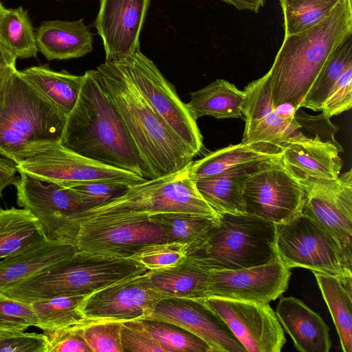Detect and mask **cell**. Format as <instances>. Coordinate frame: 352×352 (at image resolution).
Segmentation results:
<instances>
[{"label": "cell", "instance_id": "1", "mask_svg": "<svg viewBox=\"0 0 352 352\" xmlns=\"http://www.w3.org/2000/svg\"><path fill=\"white\" fill-rule=\"evenodd\" d=\"M61 144L80 155L146 179L135 144L96 69L83 74L78 98L67 117Z\"/></svg>", "mask_w": 352, "mask_h": 352}, {"label": "cell", "instance_id": "2", "mask_svg": "<svg viewBox=\"0 0 352 352\" xmlns=\"http://www.w3.org/2000/svg\"><path fill=\"white\" fill-rule=\"evenodd\" d=\"M107 95L120 113L138 151L146 179L179 172L195 155L159 118L114 62L96 69Z\"/></svg>", "mask_w": 352, "mask_h": 352}, {"label": "cell", "instance_id": "3", "mask_svg": "<svg viewBox=\"0 0 352 352\" xmlns=\"http://www.w3.org/2000/svg\"><path fill=\"white\" fill-rule=\"evenodd\" d=\"M352 33V6L340 0L331 14L312 28L285 36L266 73L275 107L289 104L296 111L331 52Z\"/></svg>", "mask_w": 352, "mask_h": 352}, {"label": "cell", "instance_id": "4", "mask_svg": "<svg viewBox=\"0 0 352 352\" xmlns=\"http://www.w3.org/2000/svg\"><path fill=\"white\" fill-rule=\"evenodd\" d=\"M67 117L16 70L2 94L0 155L17 164L61 142Z\"/></svg>", "mask_w": 352, "mask_h": 352}, {"label": "cell", "instance_id": "5", "mask_svg": "<svg viewBox=\"0 0 352 352\" xmlns=\"http://www.w3.org/2000/svg\"><path fill=\"white\" fill-rule=\"evenodd\" d=\"M147 271L135 258H120L78 250L1 293L28 302L59 295H89Z\"/></svg>", "mask_w": 352, "mask_h": 352}, {"label": "cell", "instance_id": "6", "mask_svg": "<svg viewBox=\"0 0 352 352\" xmlns=\"http://www.w3.org/2000/svg\"><path fill=\"white\" fill-rule=\"evenodd\" d=\"M275 223L247 213L219 214L204 243L187 255L211 270H235L278 260Z\"/></svg>", "mask_w": 352, "mask_h": 352}, {"label": "cell", "instance_id": "7", "mask_svg": "<svg viewBox=\"0 0 352 352\" xmlns=\"http://www.w3.org/2000/svg\"><path fill=\"white\" fill-rule=\"evenodd\" d=\"M182 212L218 217L198 192L187 168L132 186L111 202L83 212L80 222L96 217H118Z\"/></svg>", "mask_w": 352, "mask_h": 352}, {"label": "cell", "instance_id": "8", "mask_svg": "<svg viewBox=\"0 0 352 352\" xmlns=\"http://www.w3.org/2000/svg\"><path fill=\"white\" fill-rule=\"evenodd\" d=\"M275 225L278 259L288 269L303 267L335 276L352 274V252L311 217L301 212Z\"/></svg>", "mask_w": 352, "mask_h": 352}, {"label": "cell", "instance_id": "9", "mask_svg": "<svg viewBox=\"0 0 352 352\" xmlns=\"http://www.w3.org/2000/svg\"><path fill=\"white\" fill-rule=\"evenodd\" d=\"M14 185L18 206L36 218L47 239L75 244L80 217L90 209L80 192L23 173Z\"/></svg>", "mask_w": 352, "mask_h": 352}, {"label": "cell", "instance_id": "10", "mask_svg": "<svg viewBox=\"0 0 352 352\" xmlns=\"http://www.w3.org/2000/svg\"><path fill=\"white\" fill-rule=\"evenodd\" d=\"M133 83L154 112L196 156L203 148V138L197 121L175 87L140 49L120 60L113 61Z\"/></svg>", "mask_w": 352, "mask_h": 352}, {"label": "cell", "instance_id": "11", "mask_svg": "<svg viewBox=\"0 0 352 352\" xmlns=\"http://www.w3.org/2000/svg\"><path fill=\"white\" fill-rule=\"evenodd\" d=\"M166 243L163 230L147 215L83 220L75 241L79 251L120 258H135L144 250Z\"/></svg>", "mask_w": 352, "mask_h": 352}, {"label": "cell", "instance_id": "12", "mask_svg": "<svg viewBox=\"0 0 352 352\" xmlns=\"http://www.w3.org/2000/svg\"><path fill=\"white\" fill-rule=\"evenodd\" d=\"M18 172L40 180L74 187L92 181H111L130 186L147 179L131 171L80 155L58 143L16 164Z\"/></svg>", "mask_w": 352, "mask_h": 352}, {"label": "cell", "instance_id": "13", "mask_svg": "<svg viewBox=\"0 0 352 352\" xmlns=\"http://www.w3.org/2000/svg\"><path fill=\"white\" fill-rule=\"evenodd\" d=\"M199 300L226 324L247 351L280 352L287 342L269 303L215 296Z\"/></svg>", "mask_w": 352, "mask_h": 352}, {"label": "cell", "instance_id": "14", "mask_svg": "<svg viewBox=\"0 0 352 352\" xmlns=\"http://www.w3.org/2000/svg\"><path fill=\"white\" fill-rule=\"evenodd\" d=\"M243 201L245 213L278 224L302 212L305 192L301 184L287 172L280 160L249 178Z\"/></svg>", "mask_w": 352, "mask_h": 352}, {"label": "cell", "instance_id": "15", "mask_svg": "<svg viewBox=\"0 0 352 352\" xmlns=\"http://www.w3.org/2000/svg\"><path fill=\"white\" fill-rule=\"evenodd\" d=\"M164 296L153 285L149 270L94 292L80 309L90 319L126 321L148 318Z\"/></svg>", "mask_w": 352, "mask_h": 352}, {"label": "cell", "instance_id": "16", "mask_svg": "<svg viewBox=\"0 0 352 352\" xmlns=\"http://www.w3.org/2000/svg\"><path fill=\"white\" fill-rule=\"evenodd\" d=\"M302 212L318 222L349 252L352 249V170L331 181L301 183Z\"/></svg>", "mask_w": 352, "mask_h": 352}, {"label": "cell", "instance_id": "17", "mask_svg": "<svg viewBox=\"0 0 352 352\" xmlns=\"http://www.w3.org/2000/svg\"><path fill=\"white\" fill-rule=\"evenodd\" d=\"M291 272L278 259L235 270H211L207 296L267 304L287 289Z\"/></svg>", "mask_w": 352, "mask_h": 352}, {"label": "cell", "instance_id": "18", "mask_svg": "<svg viewBox=\"0 0 352 352\" xmlns=\"http://www.w3.org/2000/svg\"><path fill=\"white\" fill-rule=\"evenodd\" d=\"M243 115L245 130L242 143L265 142L282 148L305 138L296 120L280 115L274 106L267 74L250 82L245 88Z\"/></svg>", "mask_w": 352, "mask_h": 352}, {"label": "cell", "instance_id": "19", "mask_svg": "<svg viewBox=\"0 0 352 352\" xmlns=\"http://www.w3.org/2000/svg\"><path fill=\"white\" fill-rule=\"evenodd\" d=\"M146 318L184 329L204 340L212 352H247L226 324L199 299L164 298Z\"/></svg>", "mask_w": 352, "mask_h": 352}, {"label": "cell", "instance_id": "20", "mask_svg": "<svg viewBox=\"0 0 352 352\" xmlns=\"http://www.w3.org/2000/svg\"><path fill=\"white\" fill-rule=\"evenodd\" d=\"M151 0H100L94 22L105 61L120 60L140 49V34Z\"/></svg>", "mask_w": 352, "mask_h": 352}, {"label": "cell", "instance_id": "21", "mask_svg": "<svg viewBox=\"0 0 352 352\" xmlns=\"http://www.w3.org/2000/svg\"><path fill=\"white\" fill-rule=\"evenodd\" d=\"M281 161L287 172L298 182L331 181L340 174L342 152L320 137L306 136L282 148Z\"/></svg>", "mask_w": 352, "mask_h": 352}, {"label": "cell", "instance_id": "22", "mask_svg": "<svg viewBox=\"0 0 352 352\" xmlns=\"http://www.w3.org/2000/svg\"><path fill=\"white\" fill-rule=\"evenodd\" d=\"M281 157L250 162L232 168L219 175L195 181L196 188L210 208L219 215L245 213L243 193L245 183L257 172Z\"/></svg>", "mask_w": 352, "mask_h": 352}, {"label": "cell", "instance_id": "23", "mask_svg": "<svg viewBox=\"0 0 352 352\" xmlns=\"http://www.w3.org/2000/svg\"><path fill=\"white\" fill-rule=\"evenodd\" d=\"M279 322L301 352H329V329L323 319L301 300L283 297L275 312Z\"/></svg>", "mask_w": 352, "mask_h": 352}, {"label": "cell", "instance_id": "24", "mask_svg": "<svg viewBox=\"0 0 352 352\" xmlns=\"http://www.w3.org/2000/svg\"><path fill=\"white\" fill-rule=\"evenodd\" d=\"M35 34L38 52L48 60L80 58L93 50V36L83 19L45 21Z\"/></svg>", "mask_w": 352, "mask_h": 352}, {"label": "cell", "instance_id": "25", "mask_svg": "<svg viewBox=\"0 0 352 352\" xmlns=\"http://www.w3.org/2000/svg\"><path fill=\"white\" fill-rule=\"evenodd\" d=\"M78 251L75 244L46 240L26 251L0 261V292Z\"/></svg>", "mask_w": 352, "mask_h": 352}, {"label": "cell", "instance_id": "26", "mask_svg": "<svg viewBox=\"0 0 352 352\" xmlns=\"http://www.w3.org/2000/svg\"><path fill=\"white\" fill-rule=\"evenodd\" d=\"M282 149L265 142L239 143L210 153L187 168L193 181L219 175L250 162L281 157Z\"/></svg>", "mask_w": 352, "mask_h": 352}, {"label": "cell", "instance_id": "27", "mask_svg": "<svg viewBox=\"0 0 352 352\" xmlns=\"http://www.w3.org/2000/svg\"><path fill=\"white\" fill-rule=\"evenodd\" d=\"M210 270L188 256L175 266L151 271L150 280L164 298L201 299L207 296Z\"/></svg>", "mask_w": 352, "mask_h": 352}, {"label": "cell", "instance_id": "28", "mask_svg": "<svg viewBox=\"0 0 352 352\" xmlns=\"http://www.w3.org/2000/svg\"><path fill=\"white\" fill-rule=\"evenodd\" d=\"M21 76L43 98L67 116L78 98L83 75L65 70L57 72L47 65L32 66L19 71Z\"/></svg>", "mask_w": 352, "mask_h": 352}, {"label": "cell", "instance_id": "29", "mask_svg": "<svg viewBox=\"0 0 352 352\" xmlns=\"http://www.w3.org/2000/svg\"><path fill=\"white\" fill-rule=\"evenodd\" d=\"M245 92L230 82L217 79L205 87L190 93L186 103L194 120L205 116L217 119L239 118L243 116Z\"/></svg>", "mask_w": 352, "mask_h": 352}, {"label": "cell", "instance_id": "30", "mask_svg": "<svg viewBox=\"0 0 352 352\" xmlns=\"http://www.w3.org/2000/svg\"><path fill=\"white\" fill-rule=\"evenodd\" d=\"M328 307L344 352L352 351V274L313 272Z\"/></svg>", "mask_w": 352, "mask_h": 352}, {"label": "cell", "instance_id": "31", "mask_svg": "<svg viewBox=\"0 0 352 352\" xmlns=\"http://www.w3.org/2000/svg\"><path fill=\"white\" fill-rule=\"evenodd\" d=\"M47 240L36 218L25 208L0 209V261Z\"/></svg>", "mask_w": 352, "mask_h": 352}, {"label": "cell", "instance_id": "32", "mask_svg": "<svg viewBox=\"0 0 352 352\" xmlns=\"http://www.w3.org/2000/svg\"><path fill=\"white\" fill-rule=\"evenodd\" d=\"M149 218L163 230L168 243L185 246L187 255L204 243L219 221V217L182 212L160 213Z\"/></svg>", "mask_w": 352, "mask_h": 352}, {"label": "cell", "instance_id": "33", "mask_svg": "<svg viewBox=\"0 0 352 352\" xmlns=\"http://www.w3.org/2000/svg\"><path fill=\"white\" fill-rule=\"evenodd\" d=\"M0 43L17 58L36 57L38 50L28 11L20 6L0 12Z\"/></svg>", "mask_w": 352, "mask_h": 352}, {"label": "cell", "instance_id": "34", "mask_svg": "<svg viewBox=\"0 0 352 352\" xmlns=\"http://www.w3.org/2000/svg\"><path fill=\"white\" fill-rule=\"evenodd\" d=\"M87 295H59L30 302L37 319V327L43 331L66 328L87 322L80 309Z\"/></svg>", "mask_w": 352, "mask_h": 352}, {"label": "cell", "instance_id": "35", "mask_svg": "<svg viewBox=\"0 0 352 352\" xmlns=\"http://www.w3.org/2000/svg\"><path fill=\"white\" fill-rule=\"evenodd\" d=\"M352 65L351 36L342 42L329 55L300 104L301 107L321 111L333 85L344 71Z\"/></svg>", "mask_w": 352, "mask_h": 352}, {"label": "cell", "instance_id": "36", "mask_svg": "<svg viewBox=\"0 0 352 352\" xmlns=\"http://www.w3.org/2000/svg\"><path fill=\"white\" fill-rule=\"evenodd\" d=\"M340 0H280L285 36L304 32L325 19Z\"/></svg>", "mask_w": 352, "mask_h": 352}, {"label": "cell", "instance_id": "37", "mask_svg": "<svg viewBox=\"0 0 352 352\" xmlns=\"http://www.w3.org/2000/svg\"><path fill=\"white\" fill-rule=\"evenodd\" d=\"M140 320L165 352H212L204 340L176 324L149 318Z\"/></svg>", "mask_w": 352, "mask_h": 352}, {"label": "cell", "instance_id": "38", "mask_svg": "<svg viewBox=\"0 0 352 352\" xmlns=\"http://www.w3.org/2000/svg\"><path fill=\"white\" fill-rule=\"evenodd\" d=\"M120 327L121 321L89 318L82 335L93 352H122Z\"/></svg>", "mask_w": 352, "mask_h": 352}, {"label": "cell", "instance_id": "39", "mask_svg": "<svg viewBox=\"0 0 352 352\" xmlns=\"http://www.w3.org/2000/svg\"><path fill=\"white\" fill-rule=\"evenodd\" d=\"M37 327V319L31 303L8 297L0 292V331L23 332Z\"/></svg>", "mask_w": 352, "mask_h": 352}, {"label": "cell", "instance_id": "40", "mask_svg": "<svg viewBox=\"0 0 352 352\" xmlns=\"http://www.w3.org/2000/svg\"><path fill=\"white\" fill-rule=\"evenodd\" d=\"M187 256L185 246L175 243H164L154 245L135 257L146 269L151 271L173 267Z\"/></svg>", "mask_w": 352, "mask_h": 352}, {"label": "cell", "instance_id": "41", "mask_svg": "<svg viewBox=\"0 0 352 352\" xmlns=\"http://www.w3.org/2000/svg\"><path fill=\"white\" fill-rule=\"evenodd\" d=\"M120 343L122 352H165L145 329L140 319L121 321Z\"/></svg>", "mask_w": 352, "mask_h": 352}, {"label": "cell", "instance_id": "42", "mask_svg": "<svg viewBox=\"0 0 352 352\" xmlns=\"http://www.w3.org/2000/svg\"><path fill=\"white\" fill-rule=\"evenodd\" d=\"M89 320L80 324L66 328L45 330L47 338V352H90L83 335L82 327Z\"/></svg>", "mask_w": 352, "mask_h": 352}, {"label": "cell", "instance_id": "43", "mask_svg": "<svg viewBox=\"0 0 352 352\" xmlns=\"http://www.w3.org/2000/svg\"><path fill=\"white\" fill-rule=\"evenodd\" d=\"M129 187L130 186L120 182L92 181L72 188L85 197L90 209H92L104 206L120 197L128 190Z\"/></svg>", "mask_w": 352, "mask_h": 352}, {"label": "cell", "instance_id": "44", "mask_svg": "<svg viewBox=\"0 0 352 352\" xmlns=\"http://www.w3.org/2000/svg\"><path fill=\"white\" fill-rule=\"evenodd\" d=\"M352 107V65L342 74L332 87L322 107L327 119L339 115Z\"/></svg>", "mask_w": 352, "mask_h": 352}, {"label": "cell", "instance_id": "45", "mask_svg": "<svg viewBox=\"0 0 352 352\" xmlns=\"http://www.w3.org/2000/svg\"><path fill=\"white\" fill-rule=\"evenodd\" d=\"M44 333H6L0 338V352H47Z\"/></svg>", "mask_w": 352, "mask_h": 352}, {"label": "cell", "instance_id": "46", "mask_svg": "<svg viewBox=\"0 0 352 352\" xmlns=\"http://www.w3.org/2000/svg\"><path fill=\"white\" fill-rule=\"evenodd\" d=\"M295 119L301 129H306L310 133L318 135L323 141L331 142L343 151L342 146L334 138V134L338 128L331 122L330 119H327L322 113L312 116L304 111L298 113V111L295 113Z\"/></svg>", "mask_w": 352, "mask_h": 352}, {"label": "cell", "instance_id": "47", "mask_svg": "<svg viewBox=\"0 0 352 352\" xmlns=\"http://www.w3.org/2000/svg\"><path fill=\"white\" fill-rule=\"evenodd\" d=\"M16 60L17 58L0 43V96L11 76L17 70Z\"/></svg>", "mask_w": 352, "mask_h": 352}, {"label": "cell", "instance_id": "48", "mask_svg": "<svg viewBox=\"0 0 352 352\" xmlns=\"http://www.w3.org/2000/svg\"><path fill=\"white\" fill-rule=\"evenodd\" d=\"M16 163L9 158L0 157V195L3 190L10 185H14L18 177Z\"/></svg>", "mask_w": 352, "mask_h": 352}, {"label": "cell", "instance_id": "49", "mask_svg": "<svg viewBox=\"0 0 352 352\" xmlns=\"http://www.w3.org/2000/svg\"><path fill=\"white\" fill-rule=\"evenodd\" d=\"M240 10H248L257 13L264 6L265 0H222Z\"/></svg>", "mask_w": 352, "mask_h": 352}, {"label": "cell", "instance_id": "50", "mask_svg": "<svg viewBox=\"0 0 352 352\" xmlns=\"http://www.w3.org/2000/svg\"><path fill=\"white\" fill-rule=\"evenodd\" d=\"M1 105H2V95L0 96V113L1 110Z\"/></svg>", "mask_w": 352, "mask_h": 352}, {"label": "cell", "instance_id": "51", "mask_svg": "<svg viewBox=\"0 0 352 352\" xmlns=\"http://www.w3.org/2000/svg\"><path fill=\"white\" fill-rule=\"evenodd\" d=\"M6 333V332L0 331V338L2 337V336Z\"/></svg>", "mask_w": 352, "mask_h": 352}, {"label": "cell", "instance_id": "52", "mask_svg": "<svg viewBox=\"0 0 352 352\" xmlns=\"http://www.w3.org/2000/svg\"><path fill=\"white\" fill-rule=\"evenodd\" d=\"M3 8V6L2 5V3L0 1V12L2 10Z\"/></svg>", "mask_w": 352, "mask_h": 352}, {"label": "cell", "instance_id": "53", "mask_svg": "<svg viewBox=\"0 0 352 352\" xmlns=\"http://www.w3.org/2000/svg\"><path fill=\"white\" fill-rule=\"evenodd\" d=\"M348 1H349V3L351 6H352V4H351L352 0H348Z\"/></svg>", "mask_w": 352, "mask_h": 352}]
</instances>
